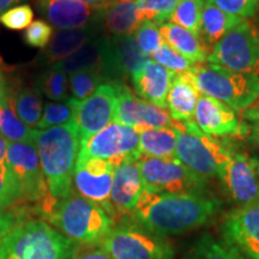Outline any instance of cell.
Instances as JSON below:
<instances>
[{
	"label": "cell",
	"mask_w": 259,
	"mask_h": 259,
	"mask_svg": "<svg viewBox=\"0 0 259 259\" xmlns=\"http://www.w3.org/2000/svg\"><path fill=\"white\" fill-rule=\"evenodd\" d=\"M220 203L203 193H155L143 190L132 215L155 234H181L210 221Z\"/></svg>",
	"instance_id": "1"
},
{
	"label": "cell",
	"mask_w": 259,
	"mask_h": 259,
	"mask_svg": "<svg viewBox=\"0 0 259 259\" xmlns=\"http://www.w3.org/2000/svg\"><path fill=\"white\" fill-rule=\"evenodd\" d=\"M41 168L51 196L65 199L73 192L72 183L79 153V135L73 122L35 131Z\"/></svg>",
	"instance_id": "2"
},
{
	"label": "cell",
	"mask_w": 259,
	"mask_h": 259,
	"mask_svg": "<svg viewBox=\"0 0 259 259\" xmlns=\"http://www.w3.org/2000/svg\"><path fill=\"white\" fill-rule=\"evenodd\" d=\"M77 244L42 220H24L6 235L0 259H72Z\"/></svg>",
	"instance_id": "3"
},
{
	"label": "cell",
	"mask_w": 259,
	"mask_h": 259,
	"mask_svg": "<svg viewBox=\"0 0 259 259\" xmlns=\"http://www.w3.org/2000/svg\"><path fill=\"white\" fill-rule=\"evenodd\" d=\"M45 219L77 245H99L113 228L105 209L76 192L57 200Z\"/></svg>",
	"instance_id": "4"
},
{
	"label": "cell",
	"mask_w": 259,
	"mask_h": 259,
	"mask_svg": "<svg viewBox=\"0 0 259 259\" xmlns=\"http://www.w3.org/2000/svg\"><path fill=\"white\" fill-rule=\"evenodd\" d=\"M170 126L177 132L176 157L203 180L218 177L234 154L225 143L204 134L194 120H171Z\"/></svg>",
	"instance_id": "5"
},
{
	"label": "cell",
	"mask_w": 259,
	"mask_h": 259,
	"mask_svg": "<svg viewBox=\"0 0 259 259\" xmlns=\"http://www.w3.org/2000/svg\"><path fill=\"white\" fill-rule=\"evenodd\" d=\"M202 95L212 97L234 111H245L259 97V77L234 72L211 64L194 65L190 71Z\"/></svg>",
	"instance_id": "6"
},
{
	"label": "cell",
	"mask_w": 259,
	"mask_h": 259,
	"mask_svg": "<svg viewBox=\"0 0 259 259\" xmlns=\"http://www.w3.org/2000/svg\"><path fill=\"white\" fill-rule=\"evenodd\" d=\"M113 259H173L174 248L166 236L148 231L137 222H121L99 244Z\"/></svg>",
	"instance_id": "7"
},
{
	"label": "cell",
	"mask_w": 259,
	"mask_h": 259,
	"mask_svg": "<svg viewBox=\"0 0 259 259\" xmlns=\"http://www.w3.org/2000/svg\"><path fill=\"white\" fill-rule=\"evenodd\" d=\"M5 162L18 181L22 202L35 204L38 213L47 212L56 199L48 190L35 142L10 143Z\"/></svg>",
	"instance_id": "8"
},
{
	"label": "cell",
	"mask_w": 259,
	"mask_h": 259,
	"mask_svg": "<svg viewBox=\"0 0 259 259\" xmlns=\"http://www.w3.org/2000/svg\"><path fill=\"white\" fill-rule=\"evenodd\" d=\"M208 64L259 77V27L247 19L235 25L212 48Z\"/></svg>",
	"instance_id": "9"
},
{
	"label": "cell",
	"mask_w": 259,
	"mask_h": 259,
	"mask_svg": "<svg viewBox=\"0 0 259 259\" xmlns=\"http://www.w3.org/2000/svg\"><path fill=\"white\" fill-rule=\"evenodd\" d=\"M144 190L155 193H203L206 181L177 157L143 156L138 160Z\"/></svg>",
	"instance_id": "10"
},
{
	"label": "cell",
	"mask_w": 259,
	"mask_h": 259,
	"mask_svg": "<svg viewBox=\"0 0 259 259\" xmlns=\"http://www.w3.org/2000/svg\"><path fill=\"white\" fill-rule=\"evenodd\" d=\"M141 156L138 132L114 121L92 137L80 141L77 158H102L115 168L126 161H138Z\"/></svg>",
	"instance_id": "11"
},
{
	"label": "cell",
	"mask_w": 259,
	"mask_h": 259,
	"mask_svg": "<svg viewBox=\"0 0 259 259\" xmlns=\"http://www.w3.org/2000/svg\"><path fill=\"white\" fill-rule=\"evenodd\" d=\"M116 111V88L114 82L102 84L89 97L74 99L72 122L79 139H87L114 122Z\"/></svg>",
	"instance_id": "12"
},
{
	"label": "cell",
	"mask_w": 259,
	"mask_h": 259,
	"mask_svg": "<svg viewBox=\"0 0 259 259\" xmlns=\"http://www.w3.org/2000/svg\"><path fill=\"white\" fill-rule=\"evenodd\" d=\"M223 242L247 259H259V199L239 205L222 223Z\"/></svg>",
	"instance_id": "13"
},
{
	"label": "cell",
	"mask_w": 259,
	"mask_h": 259,
	"mask_svg": "<svg viewBox=\"0 0 259 259\" xmlns=\"http://www.w3.org/2000/svg\"><path fill=\"white\" fill-rule=\"evenodd\" d=\"M114 167L102 158H77L73 184L77 193L99 204L112 220L116 213L111 203V190Z\"/></svg>",
	"instance_id": "14"
},
{
	"label": "cell",
	"mask_w": 259,
	"mask_h": 259,
	"mask_svg": "<svg viewBox=\"0 0 259 259\" xmlns=\"http://www.w3.org/2000/svg\"><path fill=\"white\" fill-rule=\"evenodd\" d=\"M114 84L116 88L115 122L134 127L138 134L144 130L170 126L169 112L135 96L128 87L119 80H115Z\"/></svg>",
	"instance_id": "15"
},
{
	"label": "cell",
	"mask_w": 259,
	"mask_h": 259,
	"mask_svg": "<svg viewBox=\"0 0 259 259\" xmlns=\"http://www.w3.org/2000/svg\"><path fill=\"white\" fill-rule=\"evenodd\" d=\"M193 120L205 135L211 137H246L247 130L234 109L206 95L197 101Z\"/></svg>",
	"instance_id": "16"
},
{
	"label": "cell",
	"mask_w": 259,
	"mask_h": 259,
	"mask_svg": "<svg viewBox=\"0 0 259 259\" xmlns=\"http://www.w3.org/2000/svg\"><path fill=\"white\" fill-rule=\"evenodd\" d=\"M227 194L233 202L244 205L259 199V186L253 157L234 153L219 176Z\"/></svg>",
	"instance_id": "17"
},
{
	"label": "cell",
	"mask_w": 259,
	"mask_h": 259,
	"mask_svg": "<svg viewBox=\"0 0 259 259\" xmlns=\"http://www.w3.org/2000/svg\"><path fill=\"white\" fill-rule=\"evenodd\" d=\"M151 58L138 46L135 35L109 37V52L105 76L109 82L141 72Z\"/></svg>",
	"instance_id": "18"
},
{
	"label": "cell",
	"mask_w": 259,
	"mask_h": 259,
	"mask_svg": "<svg viewBox=\"0 0 259 259\" xmlns=\"http://www.w3.org/2000/svg\"><path fill=\"white\" fill-rule=\"evenodd\" d=\"M38 6L58 29L82 28L103 21V9L92 8L78 0H38Z\"/></svg>",
	"instance_id": "19"
},
{
	"label": "cell",
	"mask_w": 259,
	"mask_h": 259,
	"mask_svg": "<svg viewBox=\"0 0 259 259\" xmlns=\"http://www.w3.org/2000/svg\"><path fill=\"white\" fill-rule=\"evenodd\" d=\"M144 190L138 161H126L114 168L111 203L116 216L132 215Z\"/></svg>",
	"instance_id": "20"
},
{
	"label": "cell",
	"mask_w": 259,
	"mask_h": 259,
	"mask_svg": "<svg viewBox=\"0 0 259 259\" xmlns=\"http://www.w3.org/2000/svg\"><path fill=\"white\" fill-rule=\"evenodd\" d=\"M174 74L166 67L150 60L141 72L131 77L137 95L151 105L167 108V96Z\"/></svg>",
	"instance_id": "21"
},
{
	"label": "cell",
	"mask_w": 259,
	"mask_h": 259,
	"mask_svg": "<svg viewBox=\"0 0 259 259\" xmlns=\"http://www.w3.org/2000/svg\"><path fill=\"white\" fill-rule=\"evenodd\" d=\"M108 52L109 37L99 36L84 45L70 57L54 63L52 67L69 74L79 72V71H97L105 76Z\"/></svg>",
	"instance_id": "22"
},
{
	"label": "cell",
	"mask_w": 259,
	"mask_h": 259,
	"mask_svg": "<svg viewBox=\"0 0 259 259\" xmlns=\"http://www.w3.org/2000/svg\"><path fill=\"white\" fill-rule=\"evenodd\" d=\"M202 95L190 72L174 74L167 96V108L171 120H193L198 97Z\"/></svg>",
	"instance_id": "23"
},
{
	"label": "cell",
	"mask_w": 259,
	"mask_h": 259,
	"mask_svg": "<svg viewBox=\"0 0 259 259\" xmlns=\"http://www.w3.org/2000/svg\"><path fill=\"white\" fill-rule=\"evenodd\" d=\"M99 34L100 24L74 29H59L56 34H53L51 42L42 53V57L47 63L53 65L57 61L70 57L89 41L99 37Z\"/></svg>",
	"instance_id": "24"
},
{
	"label": "cell",
	"mask_w": 259,
	"mask_h": 259,
	"mask_svg": "<svg viewBox=\"0 0 259 259\" xmlns=\"http://www.w3.org/2000/svg\"><path fill=\"white\" fill-rule=\"evenodd\" d=\"M145 22L137 2H108L103 8V25L108 37L131 36Z\"/></svg>",
	"instance_id": "25"
},
{
	"label": "cell",
	"mask_w": 259,
	"mask_h": 259,
	"mask_svg": "<svg viewBox=\"0 0 259 259\" xmlns=\"http://www.w3.org/2000/svg\"><path fill=\"white\" fill-rule=\"evenodd\" d=\"M158 28H160L164 44L179 52L190 61H192L194 65L204 64L205 61H208L210 54L208 47L193 32L170 23V22L158 24Z\"/></svg>",
	"instance_id": "26"
},
{
	"label": "cell",
	"mask_w": 259,
	"mask_h": 259,
	"mask_svg": "<svg viewBox=\"0 0 259 259\" xmlns=\"http://www.w3.org/2000/svg\"><path fill=\"white\" fill-rule=\"evenodd\" d=\"M244 19L226 14L218 6L204 2L199 38L206 47H215L223 36Z\"/></svg>",
	"instance_id": "27"
},
{
	"label": "cell",
	"mask_w": 259,
	"mask_h": 259,
	"mask_svg": "<svg viewBox=\"0 0 259 259\" xmlns=\"http://www.w3.org/2000/svg\"><path fill=\"white\" fill-rule=\"evenodd\" d=\"M177 132L171 126L139 132V153L150 157H176Z\"/></svg>",
	"instance_id": "28"
},
{
	"label": "cell",
	"mask_w": 259,
	"mask_h": 259,
	"mask_svg": "<svg viewBox=\"0 0 259 259\" xmlns=\"http://www.w3.org/2000/svg\"><path fill=\"white\" fill-rule=\"evenodd\" d=\"M35 131L36 130L30 128L19 119L15 111L14 99L8 94L0 112V135L9 143H19V142H34Z\"/></svg>",
	"instance_id": "29"
},
{
	"label": "cell",
	"mask_w": 259,
	"mask_h": 259,
	"mask_svg": "<svg viewBox=\"0 0 259 259\" xmlns=\"http://www.w3.org/2000/svg\"><path fill=\"white\" fill-rule=\"evenodd\" d=\"M12 99L19 119L30 128H37L44 113L40 92L32 88H24L16 93Z\"/></svg>",
	"instance_id": "30"
},
{
	"label": "cell",
	"mask_w": 259,
	"mask_h": 259,
	"mask_svg": "<svg viewBox=\"0 0 259 259\" xmlns=\"http://www.w3.org/2000/svg\"><path fill=\"white\" fill-rule=\"evenodd\" d=\"M187 259H247L244 255L216 240L212 235L203 234L194 242L187 254Z\"/></svg>",
	"instance_id": "31"
},
{
	"label": "cell",
	"mask_w": 259,
	"mask_h": 259,
	"mask_svg": "<svg viewBox=\"0 0 259 259\" xmlns=\"http://www.w3.org/2000/svg\"><path fill=\"white\" fill-rule=\"evenodd\" d=\"M203 6L204 0H179L169 22L193 32L199 37Z\"/></svg>",
	"instance_id": "32"
},
{
	"label": "cell",
	"mask_w": 259,
	"mask_h": 259,
	"mask_svg": "<svg viewBox=\"0 0 259 259\" xmlns=\"http://www.w3.org/2000/svg\"><path fill=\"white\" fill-rule=\"evenodd\" d=\"M69 78L64 71L53 69L42 74L38 82V92H42L52 101H66L69 97Z\"/></svg>",
	"instance_id": "33"
},
{
	"label": "cell",
	"mask_w": 259,
	"mask_h": 259,
	"mask_svg": "<svg viewBox=\"0 0 259 259\" xmlns=\"http://www.w3.org/2000/svg\"><path fill=\"white\" fill-rule=\"evenodd\" d=\"M69 82L73 99L82 101L95 93L99 87L108 82V79L97 71H79L70 74Z\"/></svg>",
	"instance_id": "34"
},
{
	"label": "cell",
	"mask_w": 259,
	"mask_h": 259,
	"mask_svg": "<svg viewBox=\"0 0 259 259\" xmlns=\"http://www.w3.org/2000/svg\"><path fill=\"white\" fill-rule=\"evenodd\" d=\"M74 99L70 97L66 102H48L44 107V113L36 130H46L56 126L66 125L73 120Z\"/></svg>",
	"instance_id": "35"
},
{
	"label": "cell",
	"mask_w": 259,
	"mask_h": 259,
	"mask_svg": "<svg viewBox=\"0 0 259 259\" xmlns=\"http://www.w3.org/2000/svg\"><path fill=\"white\" fill-rule=\"evenodd\" d=\"M22 203L21 187L8 163H0V208L12 209Z\"/></svg>",
	"instance_id": "36"
},
{
	"label": "cell",
	"mask_w": 259,
	"mask_h": 259,
	"mask_svg": "<svg viewBox=\"0 0 259 259\" xmlns=\"http://www.w3.org/2000/svg\"><path fill=\"white\" fill-rule=\"evenodd\" d=\"M150 58L156 64L166 67L167 70L171 71V72L176 74L190 72L194 66L192 61H190L183 54H180L179 52L174 50V48L168 46L167 44L162 45Z\"/></svg>",
	"instance_id": "37"
},
{
	"label": "cell",
	"mask_w": 259,
	"mask_h": 259,
	"mask_svg": "<svg viewBox=\"0 0 259 259\" xmlns=\"http://www.w3.org/2000/svg\"><path fill=\"white\" fill-rule=\"evenodd\" d=\"M138 9L143 14L145 21L155 22L157 24L169 21L179 0H136Z\"/></svg>",
	"instance_id": "38"
},
{
	"label": "cell",
	"mask_w": 259,
	"mask_h": 259,
	"mask_svg": "<svg viewBox=\"0 0 259 259\" xmlns=\"http://www.w3.org/2000/svg\"><path fill=\"white\" fill-rule=\"evenodd\" d=\"M135 38L139 48L151 57L164 44L158 24L151 21H145L135 32Z\"/></svg>",
	"instance_id": "39"
},
{
	"label": "cell",
	"mask_w": 259,
	"mask_h": 259,
	"mask_svg": "<svg viewBox=\"0 0 259 259\" xmlns=\"http://www.w3.org/2000/svg\"><path fill=\"white\" fill-rule=\"evenodd\" d=\"M34 11L29 5H17L0 16V23L10 30L27 29L32 23Z\"/></svg>",
	"instance_id": "40"
},
{
	"label": "cell",
	"mask_w": 259,
	"mask_h": 259,
	"mask_svg": "<svg viewBox=\"0 0 259 259\" xmlns=\"http://www.w3.org/2000/svg\"><path fill=\"white\" fill-rule=\"evenodd\" d=\"M204 2L213 4L226 14L241 19L253 17L258 5V0H204Z\"/></svg>",
	"instance_id": "41"
},
{
	"label": "cell",
	"mask_w": 259,
	"mask_h": 259,
	"mask_svg": "<svg viewBox=\"0 0 259 259\" xmlns=\"http://www.w3.org/2000/svg\"><path fill=\"white\" fill-rule=\"evenodd\" d=\"M53 36V29L47 22L38 21L32 22L29 27L25 29L24 40L29 46L35 48H46Z\"/></svg>",
	"instance_id": "42"
},
{
	"label": "cell",
	"mask_w": 259,
	"mask_h": 259,
	"mask_svg": "<svg viewBox=\"0 0 259 259\" xmlns=\"http://www.w3.org/2000/svg\"><path fill=\"white\" fill-rule=\"evenodd\" d=\"M242 122L247 130L246 139L248 143L259 147V103L242 112Z\"/></svg>",
	"instance_id": "43"
},
{
	"label": "cell",
	"mask_w": 259,
	"mask_h": 259,
	"mask_svg": "<svg viewBox=\"0 0 259 259\" xmlns=\"http://www.w3.org/2000/svg\"><path fill=\"white\" fill-rule=\"evenodd\" d=\"M24 220H27V215H25L24 209L16 208L15 206L14 209H11V211L9 212V215L6 216L4 221L0 222V251H2L3 244H4V240L6 235L9 234V232L11 231L16 225L24 221Z\"/></svg>",
	"instance_id": "44"
},
{
	"label": "cell",
	"mask_w": 259,
	"mask_h": 259,
	"mask_svg": "<svg viewBox=\"0 0 259 259\" xmlns=\"http://www.w3.org/2000/svg\"><path fill=\"white\" fill-rule=\"evenodd\" d=\"M72 259H113L111 255L108 254V252L103 250L101 246L99 245V247L96 248H90V250L82 251L79 253L74 254Z\"/></svg>",
	"instance_id": "45"
},
{
	"label": "cell",
	"mask_w": 259,
	"mask_h": 259,
	"mask_svg": "<svg viewBox=\"0 0 259 259\" xmlns=\"http://www.w3.org/2000/svg\"><path fill=\"white\" fill-rule=\"evenodd\" d=\"M24 2V0H0V16L8 11L9 9L14 8L15 5H18L19 3Z\"/></svg>",
	"instance_id": "46"
},
{
	"label": "cell",
	"mask_w": 259,
	"mask_h": 259,
	"mask_svg": "<svg viewBox=\"0 0 259 259\" xmlns=\"http://www.w3.org/2000/svg\"><path fill=\"white\" fill-rule=\"evenodd\" d=\"M9 142L0 135V163H4L6 161V155H8Z\"/></svg>",
	"instance_id": "47"
},
{
	"label": "cell",
	"mask_w": 259,
	"mask_h": 259,
	"mask_svg": "<svg viewBox=\"0 0 259 259\" xmlns=\"http://www.w3.org/2000/svg\"><path fill=\"white\" fill-rule=\"evenodd\" d=\"M78 2L84 3V4L92 6V8H95V9H103L109 0H78Z\"/></svg>",
	"instance_id": "48"
},
{
	"label": "cell",
	"mask_w": 259,
	"mask_h": 259,
	"mask_svg": "<svg viewBox=\"0 0 259 259\" xmlns=\"http://www.w3.org/2000/svg\"><path fill=\"white\" fill-rule=\"evenodd\" d=\"M8 92H6L4 85H0V112H2L3 106H4V102L6 100V96H8Z\"/></svg>",
	"instance_id": "49"
},
{
	"label": "cell",
	"mask_w": 259,
	"mask_h": 259,
	"mask_svg": "<svg viewBox=\"0 0 259 259\" xmlns=\"http://www.w3.org/2000/svg\"><path fill=\"white\" fill-rule=\"evenodd\" d=\"M253 161H254V167H255V176H257V181L259 186V156L253 157Z\"/></svg>",
	"instance_id": "50"
},
{
	"label": "cell",
	"mask_w": 259,
	"mask_h": 259,
	"mask_svg": "<svg viewBox=\"0 0 259 259\" xmlns=\"http://www.w3.org/2000/svg\"><path fill=\"white\" fill-rule=\"evenodd\" d=\"M14 209V208H12ZM11 211V209H9V210H6V209H3V208H0V222H3L5 220V218L6 216L9 215V212Z\"/></svg>",
	"instance_id": "51"
},
{
	"label": "cell",
	"mask_w": 259,
	"mask_h": 259,
	"mask_svg": "<svg viewBox=\"0 0 259 259\" xmlns=\"http://www.w3.org/2000/svg\"><path fill=\"white\" fill-rule=\"evenodd\" d=\"M255 21H257V23L259 24V0H258V5H257V10H255Z\"/></svg>",
	"instance_id": "52"
},
{
	"label": "cell",
	"mask_w": 259,
	"mask_h": 259,
	"mask_svg": "<svg viewBox=\"0 0 259 259\" xmlns=\"http://www.w3.org/2000/svg\"><path fill=\"white\" fill-rule=\"evenodd\" d=\"M114 2H118V3H126V2H135V0H114Z\"/></svg>",
	"instance_id": "53"
},
{
	"label": "cell",
	"mask_w": 259,
	"mask_h": 259,
	"mask_svg": "<svg viewBox=\"0 0 259 259\" xmlns=\"http://www.w3.org/2000/svg\"><path fill=\"white\" fill-rule=\"evenodd\" d=\"M0 85H4V84L2 83V73H0Z\"/></svg>",
	"instance_id": "54"
},
{
	"label": "cell",
	"mask_w": 259,
	"mask_h": 259,
	"mask_svg": "<svg viewBox=\"0 0 259 259\" xmlns=\"http://www.w3.org/2000/svg\"><path fill=\"white\" fill-rule=\"evenodd\" d=\"M258 103H259V102H258Z\"/></svg>",
	"instance_id": "55"
}]
</instances>
